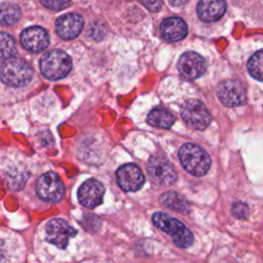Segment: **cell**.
<instances>
[{
  "label": "cell",
  "instance_id": "obj_21",
  "mask_svg": "<svg viewBox=\"0 0 263 263\" xmlns=\"http://www.w3.org/2000/svg\"><path fill=\"white\" fill-rule=\"evenodd\" d=\"M15 50L14 39L9 34L0 32V59H9L14 54Z\"/></svg>",
  "mask_w": 263,
  "mask_h": 263
},
{
  "label": "cell",
  "instance_id": "obj_11",
  "mask_svg": "<svg viewBox=\"0 0 263 263\" xmlns=\"http://www.w3.org/2000/svg\"><path fill=\"white\" fill-rule=\"evenodd\" d=\"M177 67L180 74L186 79H196L205 72L206 63L200 54L186 51L180 57Z\"/></svg>",
  "mask_w": 263,
  "mask_h": 263
},
{
  "label": "cell",
  "instance_id": "obj_25",
  "mask_svg": "<svg viewBox=\"0 0 263 263\" xmlns=\"http://www.w3.org/2000/svg\"><path fill=\"white\" fill-rule=\"evenodd\" d=\"M188 0H170V2L173 4V5H176V6H179V5H183L187 2Z\"/></svg>",
  "mask_w": 263,
  "mask_h": 263
},
{
  "label": "cell",
  "instance_id": "obj_20",
  "mask_svg": "<svg viewBox=\"0 0 263 263\" xmlns=\"http://www.w3.org/2000/svg\"><path fill=\"white\" fill-rule=\"evenodd\" d=\"M249 73L257 80L263 81V50L256 51L248 62Z\"/></svg>",
  "mask_w": 263,
  "mask_h": 263
},
{
  "label": "cell",
  "instance_id": "obj_9",
  "mask_svg": "<svg viewBox=\"0 0 263 263\" xmlns=\"http://www.w3.org/2000/svg\"><path fill=\"white\" fill-rule=\"evenodd\" d=\"M217 96L227 107H237L246 103V90L237 80H224L217 86Z\"/></svg>",
  "mask_w": 263,
  "mask_h": 263
},
{
  "label": "cell",
  "instance_id": "obj_18",
  "mask_svg": "<svg viewBox=\"0 0 263 263\" xmlns=\"http://www.w3.org/2000/svg\"><path fill=\"white\" fill-rule=\"evenodd\" d=\"M176 120V117L163 108H154L150 111L147 117V121L150 125L161 128L171 127Z\"/></svg>",
  "mask_w": 263,
  "mask_h": 263
},
{
  "label": "cell",
  "instance_id": "obj_6",
  "mask_svg": "<svg viewBox=\"0 0 263 263\" xmlns=\"http://www.w3.org/2000/svg\"><path fill=\"white\" fill-rule=\"evenodd\" d=\"M147 173L151 181L159 186H172L177 181V172L174 166L159 155L150 157Z\"/></svg>",
  "mask_w": 263,
  "mask_h": 263
},
{
  "label": "cell",
  "instance_id": "obj_12",
  "mask_svg": "<svg viewBox=\"0 0 263 263\" xmlns=\"http://www.w3.org/2000/svg\"><path fill=\"white\" fill-rule=\"evenodd\" d=\"M105 188L96 179L85 181L78 189V199L80 203L88 209H93L102 203Z\"/></svg>",
  "mask_w": 263,
  "mask_h": 263
},
{
  "label": "cell",
  "instance_id": "obj_2",
  "mask_svg": "<svg viewBox=\"0 0 263 263\" xmlns=\"http://www.w3.org/2000/svg\"><path fill=\"white\" fill-rule=\"evenodd\" d=\"M152 221L159 229L167 233L180 248H188L193 242L192 232L179 220L161 212L152 215Z\"/></svg>",
  "mask_w": 263,
  "mask_h": 263
},
{
  "label": "cell",
  "instance_id": "obj_19",
  "mask_svg": "<svg viewBox=\"0 0 263 263\" xmlns=\"http://www.w3.org/2000/svg\"><path fill=\"white\" fill-rule=\"evenodd\" d=\"M21 17V9L13 3L0 4V25L12 26Z\"/></svg>",
  "mask_w": 263,
  "mask_h": 263
},
{
  "label": "cell",
  "instance_id": "obj_7",
  "mask_svg": "<svg viewBox=\"0 0 263 263\" xmlns=\"http://www.w3.org/2000/svg\"><path fill=\"white\" fill-rule=\"evenodd\" d=\"M38 195L47 201H60L65 194V186L53 172H47L39 177L36 183Z\"/></svg>",
  "mask_w": 263,
  "mask_h": 263
},
{
  "label": "cell",
  "instance_id": "obj_23",
  "mask_svg": "<svg viewBox=\"0 0 263 263\" xmlns=\"http://www.w3.org/2000/svg\"><path fill=\"white\" fill-rule=\"evenodd\" d=\"M41 3L52 10H62L71 4V0H40Z\"/></svg>",
  "mask_w": 263,
  "mask_h": 263
},
{
  "label": "cell",
  "instance_id": "obj_22",
  "mask_svg": "<svg viewBox=\"0 0 263 263\" xmlns=\"http://www.w3.org/2000/svg\"><path fill=\"white\" fill-rule=\"evenodd\" d=\"M231 213L237 219H246L249 216V208L246 203L236 201L232 204Z\"/></svg>",
  "mask_w": 263,
  "mask_h": 263
},
{
  "label": "cell",
  "instance_id": "obj_24",
  "mask_svg": "<svg viewBox=\"0 0 263 263\" xmlns=\"http://www.w3.org/2000/svg\"><path fill=\"white\" fill-rule=\"evenodd\" d=\"M141 3L150 11L158 12L162 7V0H140Z\"/></svg>",
  "mask_w": 263,
  "mask_h": 263
},
{
  "label": "cell",
  "instance_id": "obj_4",
  "mask_svg": "<svg viewBox=\"0 0 263 263\" xmlns=\"http://www.w3.org/2000/svg\"><path fill=\"white\" fill-rule=\"evenodd\" d=\"M72 68L71 58L63 50L53 49L44 53L40 60V71L50 80L64 78Z\"/></svg>",
  "mask_w": 263,
  "mask_h": 263
},
{
  "label": "cell",
  "instance_id": "obj_13",
  "mask_svg": "<svg viewBox=\"0 0 263 263\" xmlns=\"http://www.w3.org/2000/svg\"><path fill=\"white\" fill-rule=\"evenodd\" d=\"M21 42L26 49L33 52H39L48 46L49 37L43 28L34 26L29 27L22 32Z\"/></svg>",
  "mask_w": 263,
  "mask_h": 263
},
{
  "label": "cell",
  "instance_id": "obj_15",
  "mask_svg": "<svg viewBox=\"0 0 263 263\" xmlns=\"http://www.w3.org/2000/svg\"><path fill=\"white\" fill-rule=\"evenodd\" d=\"M187 32L188 28L186 23L178 16L167 17L160 25L161 37L170 42H176L184 39Z\"/></svg>",
  "mask_w": 263,
  "mask_h": 263
},
{
  "label": "cell",
  "instance_id": "obj_14",
  "mask_svg": "<svg viewBox=\"0 0 263 263\" xmlns=\"http://www.w3.org/2000/svg\"><path fill=\"white\" fill-rule=\"evenodd\" d=\"M83 27V18L78 13H67L60 16L55 22V30L58 35L63 39L76 38Z\"/></svg>",
  "mask_w": 263,
  "mask_h": 263
},
{
  "label": "cell",
  "instance_id": "obj_5",
  "mask_svg": "<svg viewBox=\"0 0 263 263\" xmlns=\"http://www.w3.org/2000/svg\"><path fill=\"white\" fill-rule=\"evenodd\" d=\"M181 116L189 127L197 130L206 128L212 119L204 104L196 99L188 100L183 104Z\"/></svg>",
  "mask_w": 263,
  "mask_h": 263
},
{
  "label": "cell",
  "instance_id": "obj_8",
  "mask_svg": "<svg viewBox=\"0 0 263 263\" xmlns=\"http://www.w3.org/2000/svg\"><path fill=\"white\" fill-rule=\"evenodd\" d=\"M45 231L47 241L59 249H66L69 240L77 233L76 229H74L69 222L60 218L50 220L46 225Z\"/></svg>",
  "mask_w": 263,
  "mask_h": 263
},
{
  "label": "cell",
  "instance_id": "obj_3",
  "mask_svg": "<svg viewBox=\"0 0 263 263\" xmlns=\"http://www.w3.org/2000/svg\"><path fill=\"white\" fill-rule=\"evenodd\" d=\"M33 77V70L24 60L7 59L0 68V78L8 86L22 87L27 85Z\"/></svg>",
  "mask_w": 263,
  "mask_h": 263
},
{
  "label": "cell",
  "instance_id": "obj_17",
  "mask_svg": "<svg viewBox=\"0 0 263 263\" xmlns=\"http://www.w3.org/2000/svg\"><path fill=\"white\" fill-rule=\"evenodd\" d=\"M159 201L166 208L177 211L181 214H187L190 211L188 201L180 194L174 191H167L159 196Z\"/></svg>",
  "mask_w": 263,
  "mask_h": 263
},
{
  "label": "cell",
  "instance_id": "obj_16",
  "mask_svg": "<svg viewBox=\"0 0 263 263\" xmlns=\"http://www.w3.org/2000/svg\"><path fill=\"white\" fill-rule=\"evenodd\" d=\"M226 10V0H199L197 14L203 22H216L222 17Z\"/></svg>",
  "mask_w": 263,
  "mask_h": 263
},
{
  "label": "cell",
  "instance_id": "obj_10",
  "mask_svg": "<svg viewBox=\"0 0 263 263\" xmlns=\"http://www.w3.org/2000/svg\"><path fill=\"white\" fill-rule=\"evenodd\" d=\"M116 182L123 191L134 192L142 188L145 178L139 166L126 163L116 171Z\"/></svg>",
  "mask_w": 263,
  "mask_h": 263
},
{
  "label": "cell",
  "instance_id": "obj_1",
  "mask_svg": "<svg viewBox=\"0 0 263 263\" xmlns=\"http://www.w3.org/2000/svg\"><path fill=\"white\" fill-rule=\"evenodd\" d=\"M179 159L182 166L191 175L201 177L205 175L211 166L209 154L199 146L184 144L179 150Z\"/></svg>",
  "mask_w": 263,
  "mask_h": 263
}]
</instances>
